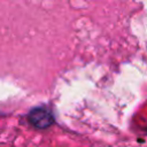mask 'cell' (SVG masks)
<instances>
[{
    "label": "cell",
    "instance_id": "1",
    "mask_svg": "<svg viewBox=\"0 0 147 147\" xmlns=\"http://www.w3.org/2000/svg\"><path fill=\"white\" fill-rule=\"evenodd\" d=\"M29 121L38 129H47L54 123V117L45 108H34L29 114Z\"/></svg>",
    "mask_w": 147,
    "mask_h": 147
}]
</instances>
